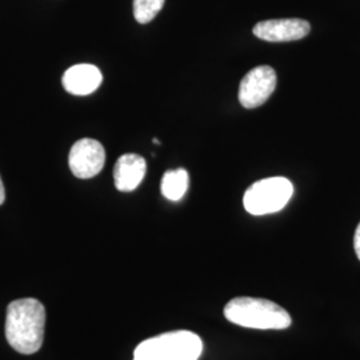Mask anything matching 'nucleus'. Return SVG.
<instances>
[{"label":"nucleus","instance_id":"f257e3e1","mask_svg":"<svg viewBox=\"0 0 360 360\" xmlns=\"http://www.w3.org/2000/svg\"><path fill=\"white\" fill-rule=\"evenodd\" d=\"M46 309L32 297L13 302L7 309L6 338L11 347L23 355L38 352L44 338Z\"/></svg>","mask_w":360,"mask_h":360},{"label":"nucleus","instance_id":"f03ea898","mask_svg":"<svg viewBox=\"0 0 360 360\" xmlns=\"http://www.w3.org/2000/svg\"><path fill=\"white\" fill-rule=\"evenodd\" d=\"M224 316L236 326L254 330H285L291 326L290 314L279 304L259 297H235L224 307Z\"/></svg>","mask_w":360,"mask_h":360},{"label":"nucleus","instance_id":"7ed1b4c3","mask_svg":"<svg viewBox=\"0 0 360 360\" xmlns=\"http://www.w3.org/2000/svg\"><path fill=\"white\" fill-rule=\"evenodd\" d=\"M203 352L202 339L191 331H174L142 342L134 360H198Z\"/></svg>","mask_w":360,"mask_h":360},{"label":"nucleus","instance_id":"20e7f679","mask_svg":"<svg viewBox=\"0 0 360 360\" xmlns=\"http://www.w3.org/2000/svg\"><path fill=\"white\" fill-rule=\"evenodd\" d=\"M292 193V183L282 176L259 180L245 191L243 205L255 217L275 214L287 206Z\"/></svg>","mask_w":360,"mask_h":360},{"label":"nucleus","instance_id":"39448f33","mask_svg":"<svg viewBox=\"0 0 360 360\" xmlns=\"http://www.w3.org/2000/svg\"><path fill=\"white\" fill-rule=\"evenodd\" d=\"M276 87V72L272 67L260 65L251 70L240 82L239 102L248 110L260 107L269 101Z\"/></svg>","mask_w":360,"mask_h":360},{"label":"nucleus","instance_id":"423d86ee","mask_svg":"<svg viewBox=\"0 0 360 360\" xmlns=\"http://www.w3.org/2000/svg\"><path fill=\"white\" fill-rule=\"evenodd\" d=\"M105 151L104 147L94 139L77 141L70 151V169L79 179H91L96 176L104 167Z\"/></svg>","mask_w":360,"mask_h":360},{"label":"nucleus","instance_id":"0eeeda50","mask_svg":"<svg viewBox=\"0 0 360 360\" xmlns=\"http://www.w3.org/2000/svg\"><path fill=\"white\" fill-rule=\"evenodd\" d=\"M252 31L257 38L278 43L294 41L307 37L311 26L303 19H274L257 23Z\"/></svg>","mask_w":360,"mask_h":360},{"label":"nucleus","instance_id":"6e6552de","mask_svg":"<svg viewBox=\"0 0 360 360\" xmlns=\"http://www.w3.org/2000/svg\"><path fill=\"white\" fill-rule=\"evenodd\" d=\"M63 87L68 94L84 96L98 90L103 82V75L98 67L77 65L70 67L63 75Z\"/></svg>","mask_w":360,"mask_h":360},{"label":"nucleus","instance_id":"1a4fd4ad","mask_svg":"<svg viewBox=\"0 0 360 360\" xmlns=\"http://www.w3.org/2000/svg\"><path fill=\"white\" fill-rule=\"evenodd\" d=\"M147 171V163L141 155H122L114 168L115 187L120 193H131L142 183Z\"/></svg>","mask_w":360,"mask_h":360},{"label":"nucleus","instance_id":"9d476101","mask_svg":"<svg viewBox=\"0 0 360 360\" xmlns=\"http://www.w3.org/2000/svg\"><path fill=\"white\" fill-rule=\"evenodd\" d=\"M188 183H190L188 172L184 168L171 169L163 175L160 190L166 199L178 202L187 193Z\"/></svg>","mask_w":360,"mask_h":360},{"label":"nucleus","instance_id":"9b49d317","mask_svg":"<svg viewBox=\"0 0 360 360\" xmlns=\"http://www.w3.org/2000/svg\"><path fill=\"white\" fill-rule=\"evenodd\" d=\"M165 0H134V16L138 23H150L160 10L163 8Z\"/></svg>","mask_w":360,"mask_h":360},{"label":"nucleus","instance_id":"f8f14e48","mask_svg":"<svg viewBox=\"0 0 360 360\" xmlns=\"http://www.w3.org/2000/svg\"><path fill=\"white\" fill-rule=\"evenodd\" d=\"M354 248H355L356 257L360 260V223L356 231H355V236H354Z\"/></svg>","mask_w":360,"mask_h":360},{"label":"nucleus","instance_id":"ddd939ff","mask_svg":"<svg viewBox=\"0 0 360 360\" xmlns=\"http://www.w3.org/2000/svg\"><path fill=\"white\" fill-rule=\"evenodd\" d=\"M4 199H6V191H4V186H3L1 178H0V206L4 203Z\"/></svg>","mask_w":360,"mask_h":360}]
</instances>
